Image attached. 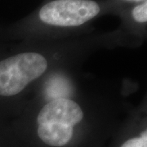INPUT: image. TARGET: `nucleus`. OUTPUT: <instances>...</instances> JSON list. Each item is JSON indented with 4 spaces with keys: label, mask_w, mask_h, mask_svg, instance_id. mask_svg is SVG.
I'll return each mask as SVG.
<instances>
[{
    "label": "nucleus",
    "mask_w": 147,
    "mask_h": 147,
    "mask_svg": "<svg viewBox=\"0 0 147 147\" xmlns=\"http://www.w3.org/2000/svg\"><path fill=\"white\" fill-rule=\"evenodd\" d=\"M106 7L107 1L102 3L97 0H50L29 21L43 30L77 29L100 16Z\"/></svg>",
    "instance_id": "f257e3e1"
},
{
    "label": "nucleus",
    "mask_w": 147,
    "mask_h": 147,
    "mask_svg": "<svg viewBox=\"0 0 147 147\" xmlns=\"http://www.w3.org/2000/svg\"><path fill=\"white\" fill-rule=\"evenodd\" d=\"M84 117V110L74 100L65 97L49 100L37 116L38 135L50 146H64L70 142L74 127Z\"/></svg>",
    "instance_id": "f03ea898"
},
{
    "label": "nucleus",
    "mask_w": 147,
    "mask_h": 147,
    "mask_svg": "<svg viewBox=\"0 0 147 147\" xmlns=\"http://www.w3.org/2000/svg\"><path fill=\"white\" fill-rule=\"evenodd\" d=\"M47 68L46 57L38 53L26 52L0 61V96L21 93L29 84L41 77Z\"/></svg>",
    "instance_id": "7ed1b4c3"
},
{
    "label": "nucleus",
    "mask_w": 147,
    "mask_h": 147,
    "mask_svg": "<svg viewBox=\"0 0 147 147\" xmlns=\"http://www.w3.org/2000/svg\"><path fill=\"white\" fill-rule=\"evenodd\" d=\"M130 18L135 24L141 26L147 22V0L142 3H135L130 10Z\"/></svg>",
    "instance_id": "20e7f679"
},
{
    "label": "nucleus",
    "mask_w": 147,
    "mask_h": 147,
    "mask_svg": "<svg viewBox=\"0 0 147 147\" xmlns=\"http://www.w3.org/2000/svg\"><path fill=\"white\" fill-rule=\"evenodd\" d=\"M121 147H147V132L144 131L138 137H133L124 142Z\"/></svg>",
    "instance_id": "39448f33"
},
{
    "label": "nucleus",
    "mask_w": 147,
    "mask_h": 147,
    "mask_svg": "<svg viewBox=\"0 0 147 147\" xmlns=\"http://www.w3.org/2000/svg\"><path fill=\"white\" fill-rule=\"evenodd\" d=\"M123 3H142L143 1L146 0H120Z\"/></svg>",
    "instance_id": "423d86ee"
}]
</instances>
